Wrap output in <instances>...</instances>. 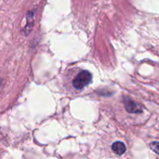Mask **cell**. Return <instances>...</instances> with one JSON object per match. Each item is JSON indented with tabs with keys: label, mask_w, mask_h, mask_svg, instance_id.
Returning a JSON list of instances; mask_svg holds the SVG:
<instances>
[{
	"label": "cell",
	"mask_w": 159,
	"mask_h": 159,
	"mask_svg": "<svg viewBox=\"0 0 159 159\" xmlns=\"http://www.w3.org/2000/svg\"><path fill=\"white\" fill-rule=\"evenodd\" d=\"M150 148L155 153L159 155V142L158 141H154L150 144Z\"/></svg>",
	"instance_id": "cell-5"
},
{
	"label": "cell",
	"mask_w": 159,
	"mask_h": 159,
	"mask_svg": "<svg viewBox=\"0 0 159 159\" xmlns=\"http://www.w3.org/2000/svg\"><path fill=\"white\" fill-rule=\"evenodd\" d=\"M92 74L88 71H82L76 75L72 82V85L75 89L81 90L89 85L92 82Z\"/></svg>",
	"instance_id": "cell-1"
},
{
	"label": "cell",
	"mask_w": 159,
	"mask_h": 159,
	"mask_svg": "<svg viewBox=\"0 0 159 159\" xmlns=\"http://www.w3.org/2000/svg\"><path fill=\"white\" fill-rule=\"evenodd\" d=\"M112 150L116 155H121L125 153L127 148H126V146L124 143L120 142V141H116V142L113 143V145H112Z\"/></svg>",
	"instance_id": "cell-4"
},
{
	"label": "cell",
	"mask_w": 159,
	"mask_h": 159,
	"mask_svg": "<svg viewBox=\"0 0 159 159\" xmlns=\"http://www.w3.org/2000/svg\"><path fill=\"white\" fill-rule=\"evenodd\" d=\"M125 109L130 113H141L142 112V107L138 102L128 99L125 102Z\"/></svg>",
	"instance_id": "cell-2"
},
{
	"label": "cell",
	"mask_w": 159,
	"mask_h": 159,
	"mask_svg": "<svg viewBox=\"0 0 159 159\" xmlns=\"http://www.w3.org/2000/svg\"><path fill=\"white\" fill-rule=\"evenodd\" d=\"M34 14H35L34 11H30V12H27V15H26L27 23H26V26L23 29V34H25V36H27L30 33L31 30H32L33 25H34Z\"/></svg>",
	"instance_id": "cell-3"
}]
</instances>
